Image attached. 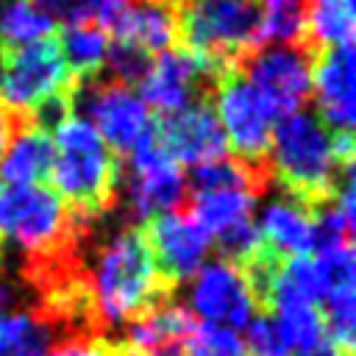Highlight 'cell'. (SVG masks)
I'll return each instance as SVG.
<instances>
[{
  "label": "cell",
  "instance_id": "cell-11",
  "mask_svg": "<svg viewBox=\"0 0 356 356\" xmlns=\"http://www.w3.org/2000/svg\"><path fill=\"white\" fill-rule=\"evenodd\" d=\"M220 72H214L206 61L184 53V50H167L159 53L139 83V97L147 108L161 114L181 111L195 103H206L214 95V81Z\"/></svg>",
  "mask_w": 356,
  "mask_h": 356
},
{
  "label": "cell",
  "instance_id": "cell-5",
  "mask_svg": "<svg viewBox=\"0 0 356 356\" xmlns=\"http://www.w3.org/2000/svg\"><path fill=\"white\" fill-rule=\"evenodd\" d=\"M211 106L231 145V161L248 175L256 197L267 195L273 181V128L275 114L256 86L239 70H222L214 81Z\"/></svg>",
  "mask_w": 356,
  "mask_h": 356
},
{
  "label": "cell",
  "instance_id": "cell-26",
  "mask_svg": "<svg viewBox=\"0 0 356 356\" xmlns=\"http://www.w3.org/2000/svg\"><path fill=\"white\" fill-rule=\"evenodd\" d=\"M214 248L220 253L222 261L234 264V267H245L259 250H261V236H259V225L253 222V217L236 220L228 228L214 234Z\"/></svg>",
  "mask_w": 356,
  "mask_h": 356
},
{
  "label": "cell",
  "instance_id": "cell-15",
  "mask_svg": "<svg viewBox=\"0 0 356 356\" xmlns=\"http://www.w3.org/2000/svg\"><path fill=\"white\" fill-rule=\"evenodd\" d=\"M131 42L150 56L178 47V0H131L120 31L111 36Z\"/></svg>",
  "mask_w": 356,
  "mask_h": 356
},
{
  "label": "cell",
  "instance_id": "cell-16",
  "mask_svg": "<svg viewBox=\"0 0 356 356\" xmlns=\"http://www.w3.org/2000/svg\"><path fill=\"white\" fill-rule=\"evenodd\" d=\"M261 245L270 248L273 253L289 259V256H309L314 250V228H312V214L295 203L292 197L273 200L259 225Z\"/></svg>",
  "mask_w": 356,
  "mask_h": 356
},
{
  "label": "cell",
  "instance_id": "cell-8",
  "mask_svg": "<svg viewBox=\"0 0 356 356\" xmlns=\"http://www.w3.org/2000/svg\"><path fill=\"white\" fill-rule=\"evenodd\" d=\"M70 86L72 75L56 33L14 50H0V103L28 122L39 103Z\"/></svg>",
  "mask_w": 356,
  "mask_h": 356
},
{
  "label": "cell",
  "instance_id": "cell-29",
  "mask_svg": "<svg viewBox=\"0 0 356 356\" xmlns=\"http://www.w3.org/2000/svg\"><path fill=\"white\" fill-rule=\"evenodd\" d=\"M36 6L42 14H47L53 22H67V25H81V22H95V8L97 0H28Z\"/></svg>",
  "mask_w": 356,
  "mask_h": 356
},
{
  "label": "cell",
  "instance_id": "cell-12",
  "mask_svg": "<svg viewBox=\"0 0 356 356\" xmlns=\"http://www.w3.org/2000/svg\"><path fill=\"white\" fill-rule=\"evenodd\" d=\"M153 136L159 147L178 167L181 164L197 167V164L228 159V142L211 100L186 106L172 114L153 117Z\"/></svg>",
  "mask_w": 356,
  "mask_h": 356
},
{
  "label": "cell",
  "instance_id": "cell-17",
  "mask_svg": "<svg viewBox=\"0 0 356 356\" xmlns=\"http://www.w3.org/2000/svg\"><path fill=\"white\" fill-rule=\"evenodd\" d=\"M53 134L39 128H22L14 134L8 150L0 159V178L11 186H36L50 181L53 170Z\"/></svg>",
  "mask_w": 356,
  "mask_h": 356
},
{
  "label": "cell",
  "instance_id": "cell-6",
  "mask_svg": "<svg viewBox=\"0 0 356 356\" xmlns=\"http://www.w3.org/2000/svg\"><path fill=\"white\" fill-rule=\"evenodd\" d=\"M259 0H178V47L214 72L236 67L261 44Z\"/></svg>",
  "mask_w": 356,
  "mask_h": 356
},
{
  "label": "cell",
  "instance_id": "cell-32",
  "mask_svg": "<svg viewBox=\"0 0 356 356\" xmlns=\"http://www.w3.org/2000/svg\"><path fill=\"white\" fill-rule=\"evenodd\" d=\"M142 356H186L184 348H167V350H153V353H142Z\"/></svg>",
  "mask_w": 356,
  "mask_h": 356
},
{
  "label": "cell",
  "instance_id": "cell-24",
  "mask_svg": "<svg viewBox=\"0 0 356 356\" xmlns=\"http://www.w3.org/2000/svg\"><path fill=\"white\" fill-rule=\"evenodd\" d=\"M314 267H317V275L323 281V295L331 298V295H345V292H353V245L345 242V245H337V248H325V250H317L314 253ZM323 298V300H325Z\"/></svg>",
  "mask_w": 356,
  "mask_h": 356
},
{
  "label": "cell",
  "instance_id": "cell-27",
  "mask_svg": "<svg viewBox=\"0 0 356 356\" xmlns=\"http://www.w3.org/2000/svg\"><path fill=\"white\" fill-rule=\"evenodd\" d=\"M186 356H250L245 339L225 325L197 323L192 339L186 342Z\"/></svg>",
  "mask_w": 356,
  "mask_h": 356
},
{
  "label": "cell",
  "instance_id": "cell-2",
  "mask_svg": "<svg viewBox=\"0 0 356 356\" xmlns=\"http://www.w3.org/2000/svg\"><path fill=\"white\" fill-rule=\"evenodd\" d=\"M50 181L78 222H100L117 209L122 161L106 147L97 131L70 117L56 128Z\"/></svg>",
  "mask_w": 356,
  "mask_h": 356
},
{
  "label": "cell",
  "instance_id": "cell-30",
  "mask_svg": "<svg viewBox=\"0 0 356 356\" xmlns=\"http://www.w3.org/2000/svg\"><path fill=\"white\" fill-rule=\"evenodd\" d=\"M22 128H31V122H28L25 117L14 114L11 108H6V106L0 103V159H3V153L8 150V145H11L14 134H17V131H22Z\"/></svg>",
  "mask_w": 356,
  "mask_h": 356
},
{
  "label": "cell",
  "instance_id": "cell-25",
  "mask_svg": "<svg viewBox=\"0 0 356 356\" xmlns=\"http://www.w3.org/2000/svg\"><path fill=\"white\" fill-rule=\"evenodd\" d=\"M156 56H150L147 50L131 44V42H117V39H108V50H106V75L117 83H125V86H139L150 70Z\"/></svg>",
  "mask_w": 356,
  "mask_h": 356
},
{
  "label": "cell",
  "instance_id": "cell-4",
  "mask_svg": "<svg viewBox=\"0 0 356 356\" xmlns=\"http://www.w3.org/2000/svg\"><path fill=\"white\" fill-rule=\"evenodd\" d=\"M273 181H278L295 203L309 214L334 200V184L339 164L331 150V134L323 128L317 114L306 108L278 117L273 128ZM348 167V164H345Z\"/></svg>",
  "mask_w": 356,
  "mask_h": 356
},
{
  "label": "cell",
  "instance_id": "cell-3",
  "mask_svg": "<svg viewBox=\"0 0 356 356\" xmlns=\"http://www.w3.org/2000/svg\"><path fill=\"white\" fill-rule=\"evenodd\" d=\"M92 225L78 222L53 186H11L0 192V261L11 250L19 267L53 259L81 245Z\"/></svg>",
  "mask_w": 356,
  "mask_h": 356
},
{
  "label": "cell",
  "instance_id": "cell-14",
  "mask_svg": "<svg viewBox=\"0 0 356 356\" xmlns=\"http://www.w3.org/2000/svg\"><path fill=\"white\" fill-rule=\"evenodd\" d=\"M312 97L317 100V120L328 134H353V44L328 47L312 67Z\"/></svg>",
  "mask_w": 356,
  "mask_h": 356
},
{
  "label": "cell",
  "instance_id": "cell-31",
  "mask_svg": "<svg viewBox=\"0 0 356 356\" xmlns=\"http://www.w3.org/2000/svg\"><path fill=\"white\" fill-rule=\"evenodd\" d=\"M289 356H353V353H345L342 348H337L328 337H323L320 342H314L312 348L306 350H298V353H289Z\"/></svg>",
  "mask_w": 356,
  "mask_h": 356
},
{
  "label": "cell",
  "instance_id": "cell-21",
  "mask_svg": "<svg viewBox=\"0 0 356 356\" xmlns=\"http://www.w3.org/2000/svg\"><path fill=\"white\" fill-rule=\"evenodd\" d=\"M56 39H58L61 56H64L72 78H89V75L103 72L108 36L95 22L67 25V28L56 31Z\"/></svg>",
  "mask_w": 356,
  "mask_h": 356
},
{
  "label": "cell",
  "instance_id": "cell-10",
  "mask_svg": "<svg viewBox=\"0 0 356 356\" xmlns=\"http://www.w3.org/2000/svg\"><path fill=\"white\" fill-rule=\"evenodd\" d=\"M139 231L145 236L156 273L172 289H178L186 278L197 275L211 248V234L186 209L147 217L145 222H139Z\"/></svg>",
  "mask_w": 356,
  "mask_h": 356
},
{
  "label": "cell",
  "instance_id": "cell-20",
  "mask_svg": "<svg viewBox=\"0 0 356 356\" xmlns=\"http://www.w3.org/2000/svg\"><path fill=\"white\" fill-rule=\"evenodd\" d=\"M256 197L248 189L225 186V189H203V192H186V211L209 231L217 234L228 228L236 220L250 217Z\"/></svg>",
  "mask_w": 356,
  "mask_h": 356
},
{
  "label": "cell",
  "instance_id": "cell-23",
  "mask_svg": "<svg viewBox=\"0 0 356 356\" xmlns=\"http://www.w3.org/2000/svg\"><path fill=\"white\" fill-rule=\"evenodd\" d=\"M309 0H264L261 3V44H298L306 25Z\"/></svg>",
  "mask_w": 356,
  "mask_h": 356
},
{
  "label": "cell",
  "instance_id": "cell-28",
  "mask_svg": "<svg viewBox=\"0 0 356 356\" xmlns=\"http://www.w3.org/2000/svg\"><path fill=\"white\" fill-rule=\"evenodd\" d=\"M245 348H248L250 356H289V348H286L275 320L267 317V314H259V317L248 320Z\"/></svg>",
  "mask_w": 356,
  "mask_h": 356
},
{
  "label": "cell",
  "instance_id": "cell-18",
  "mask_svg": "<svg viewBox=\"0 0 356 356\" xmlns=\"http://www.w3.org/2000/svg\"><path fill=\"white\" fill-rule=\"evenodd\" d=\"M314 58L339 44H353V0H309L303 36L298 42Z\"/></svg>",
  "mask_w": 356,
  "mask_h": 356
},
{
  "label": "cell",
  "instance_id": "cell-13",
  "mask_svg": "<svg viewBox=\"0 0 356 356\" xmlns=\"http://www.w3.org/2000/svg\"><path fill=\"white\" fill-rule=\"evenodd\" d=\"M192 314L200 323L242 328L253 317V298L239 267L217 259L197 270L192 284Z\"/></svg>",
  "mask_w": 356,
  "mask_h": 356
},
{
  "label": "cell",
  "instance_id": "cell-9",
  "mask_svg": "<svg viewBox=\"0 0 356 356\" xmlns=\"http://www.w3.org/2000/svg\"><path fill=\"white\" fill-rule=\"evenodd\" d=\"M314 56L300 44H259L234 70H239L267 100L275 120L306 108L312 100Z\"/></svg>",
  "mask_w": 356,
  "mask_h": 356
},
{
  "label": "cell",
  "instance_id": "cell-19",
  "mask_svg": "<svg viewBox=\"0 0 356 356\" xmlns=\"http://www.w3.org/2000/svg\"><path fill=\"white\" fill-rule=\"evenodd\" d=\"M58 331L36 312H0V356H47Z\"/></svg>",
  "mask_w": 356,
  "mask_h": 356
},
{
  "label": "cell",
  "instance_id": "cell-1",
  "mask_svg": "<svg viewBox=\"0 0 356 356\" xmlns=\"http://www.w3.org/2000/svg\"><path fill=\"white\" fill-rule=\"evenodd\" d=\"M86 275L106 337L114 325L125 328L147 312L175 300V289L156 273L139 225L120 228L103 245H95L92 234L86 248Z\"/></svg>",
  "mask_w": 356,
  "mask_h": 356
},
{
  "label": "cell",
  "instance_id": "cell-22",
  "mask_svg": "<svg viewBox=\"0 0 356 356\" xmlns=\"http://www.w3.org/2000/svg\"><path fill=\"white\" fill-rule=\"evenodd\" d=\"M53 33L56 22L28 0H11L0 8V50H14Z\"/></svg>",
  "mask_w": 356,
  "mask_h": 356
},
{
  "label": "cell",
  "instance_id": "cell-7",
  "mask_svg": "<svg viewBox=\"0 0 356 356\" xmlns=\"http://www.w3.org/2000/svg\"><path fill=\"white\" fill-rule=\"evenodd\" d=\"M72 117L89 122L120 161H125L153 131V117L142 97L106 72L72 78Z\"/></svg>",
  "mask_w": 356,
  "mask_h": 356
}]
</instances>
